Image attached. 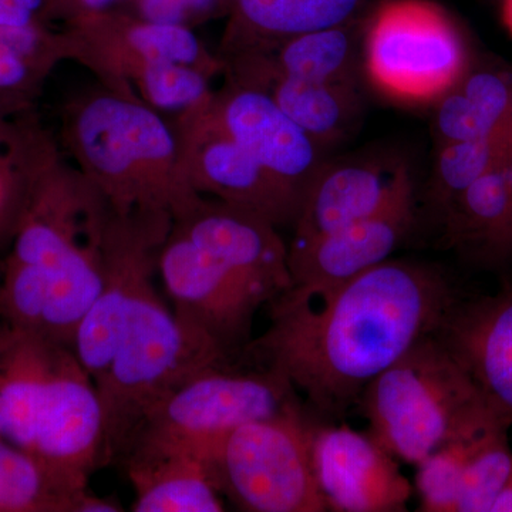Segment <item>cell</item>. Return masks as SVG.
I'll list each match as a JSON object with an SVG mask.
<instances>
[{
    "instance_id": "6da1fadb",
    "label": "cell",
    "mask_w": 512,
    "mask_h": 512,
    "mask_svg": "<svg viewBox=\"0 0 512 512\" xmlns=\"http://www.w3.org/2000/svg\"><path fill=\"white\" fill-rule=\"evenodd\" d=\"M458 301L440 269L387 259L325 296L286 291L247 353L284 375L320 416L338 419L380 373L437 333Z\"/></svg>"
},
{
    "instance_id": "7a4b0ae2",
    "label": "cell",
    "mask_w": 512,
    "mask_h": 512,
    "mask_svg": "<svg viewBox=\"0 0 512 512\" xmlns=\"http://www.w3.org/2000/svg\"><path fill=\"white\" fill-rule=\"evenodd\" d=\"M171 225L168 215L111 211L103 288L73 343L103 407L100 467L120 460L141 421L167 394L210 367L231 365L185 328L158 292V255Z\"/></svg>"
},
{
    "instance_id": "3957f363",
    "label": "cell",
    "mask_w": 512,
    "mask_h": 512,
    "mask_svg": "<svg viewBox=\"0 0 512 512\" xmlns=\"http://www.w3.org/2000/svg\"><path fill=\"white\" fill-rule=\"evenodd\" d=\"M110 217L59 146L30 188L0 268V319L73 348L103 288Z\"/></svg>"
},
{
    "instance_id": "277c9868",
    "label": "cell",
    "mask_w": 512,
    "mask_h": 512,
    "mask_svg": "<svg viewBox=\"0 0 512 512\" xmlns=\"http://www.w3.org/2000/svg\"><path fill=\"white\" fill-rule=\"evenodd\" d=\"M158 276L185 328L229 360L247 353L259 309L292 288L279 228L207 197L174 218Z\"/></svg>"
},
{
    "instance_id": "5b68a950",
    "label": "cell",
    "mask_w": 512,
    "mask_h": 512,
    "mask_svg": "<svg viewBox=\"0 0 512 512\" xmlns=\"http://www.w3.org/2000/svg\"><path fill=\"white\" fill-rule=\"evenodd\" d=\"M103 436L99 393L72 346L0 319V439L89 485Z\"/></svg>"
},
{
    "instance_id": "8992f818",
    "label": "cell",
    "mask_w": 512,
    "mask_h": 512,
    "mask_svg": "<svg viewBox=\"0 0 512 512\" xmlns=\"http://www.w3.org/2000/svg\"><path fill=\"white\" fill-rule=\"evenodd\" d=\"M62 148L121 217L174 220L204 198L185 178L170 120L99 83L64 107Z\"/></svg>"
},
{
    "instance_id": "52a82bcc",
    "label": "cell",
    "mask_w": 512,
    "mask_h": 512,
    "mask_svg": "<svg viewBox=\"0 0 512 512\" xmlns=\"http://www.w3.org/2000/svg\"><path fill=\"white\" fill-rule=\"evenodd\" d=\"M64 62L80 64L96 83L161 113L188 109L211 93L224 72L190 26L154 22L106 8L57 26Z\"/></svg>"
},
{
    "instance_id": "ba28073f",
    "label": "cell",
    "mask_w": 512,
    "mask_h": 512,
    "mask_svg": "<svg viewBox=\"0 0 512 512\" xmlns=\"http://www.w3.org/2000/svg\"><path fill=\"white\" fill-rule=\"evenodd\" d=\"M357 406L369 421L372 439L413 466L451 441L503 420L436 333L372 380Z\"/></svg>"
},
{
    "instance_id": "9c48e42d",
    "label": "cell",
    "mask_w": 512,
    "mask_h": 512,
    "mask_svg": "<svg viewBox=\"0 0 512 512\" xmlns=\"http://www.w3.org/2000/svg\"><path fill=\"white\" fill-rule=\"evenodd\" d=\"M296 393L284 375L269 367L256 372H239L231 365L210 367L146 414L120 460L133 448H160L185 451L210 467L218 448L238 427L302 409Z\"/></svg>"
},
{
    "instance_id": "30bf717a",
    "label": "cell",
    "mask_w": 512,
    "mask_h": 512,
    "mask_svg": "<svg viewBox=\"0 0 512 512\" xmlns=\"http://www.w3.org/2000/svg\"><path fill=\"white\" fill-rule=\"evenodd\" d=\"M363 64L376 89L402 103L437 101L470 67L463 36L426 0H387L366 22Z\"/></svg>"
},
{
    "instance_id": "8fae6325",
    "label": "cell",
    "mask_w": 512,
    "mask_h": 512,
    "mask_svg": "<svg viewBox=\"0 0 512 512\" xmlns=\"http://www.w3.org/2000/svg\"><path fill=\"white\" fill-rule=\"evenodd\" d=\"M313 427L298 409L232 431L210 466L220 493L249 512L328 511L312 466Z\"/></svg>"
},
{
    "instance_id": "7c38bea8",
    "label": "cell",
    "mask_w": 512,
    "mask_h": 512,
    "mask_svg": "<svg viewBox=\"0 0 512 512\" xmlns=\"http://www.w3.org/2000/svg\"><path fill=\"white\" fill-rule=\"evenodd\" d=\"M210 94L171 121L192 190L258 215L276 228L292 227L301 202L229 136L212 113Z\"/></svg>"
},
{
    "instance_id": "4fadbf2b",
    "label": "cell",
    "mask_w": 512,
    "mask_h": 512,
    "mask_svg": "<svg viewBox=\"0 0 512 512\" xmlns=\"http://www.w3.org/2000/svg\"><path fill=\"white\" fill-rule=\"evenodd\" d=\"M208 103L229 136L303 201L322 170L323 147L264 92L225 79ZM301 210V208H299Z\"/></svg>"
},
{
    "instance_id": "5bb4252c",
    "label": "cell",
    "mask_w": 512,
    "mask_h": 512,
    "mask_svg": "<svg viewBox=\"0 0 512 512\" xmlns=\"http://www.w3.org/2000/svg\"><path fill=\"white\" fill-rule=\"evenodd\" d=\"M312 466L328 511H407L412 484L369 433L346 424L313 427Z\"/></svg>"
},
{
    "instance_id": "9a60e30c",
    "label": "cell",
    "mask_w": 512,
    "mask_h": 512,
    "mask_svg": "<svg viewBox=\"0 0 512 512\" xmlns=\"http://www.w3.org/2000/svg\"><path fill=\"white\" fill-rule=\"evenodd\" d=\"M414 185L382 210L315 241L288 245L292 291L325 296L355 276L387 261L413 227Z\"/></svg>"
},
{
    "instance_id": "2e32d148",
    "label": "cell",
    "mask_w": 512,
    "mask_h": 512,
    "mask_svg": "<svg viewBox=\"0 0 512 512\" xmlns=\"http://www.w3.org/2000/svg\"><path fill=\"white\" fill-rule=\"evenodd\" d=\"M410 184L409 165L402 161L325 163L303 197L289 245L306 244L365 220Z\"/></svg>"
},
{
    "instance_id": "e0dca14e",
    "label": "cell",
    "mask_w": 512,
    "mask_h": 512,
    "mask_svg": "<svg viewBox=\"0 0 512 512\" xmlns=\"http://www.w3.org/2000/svg\"><path fill=\"white\" fill-rule=\"evenodd\" d=\"M487 406L512 427V289L458 301L436 333Z\"/></svg>"
},
{
    "instance_id": "ac0fdd59",
    "label": "cell",
    "mask_w": 512,
    "mask_h": 512,
    "mask_svg": "<svg viewBox=\"0 0 512 512\" xmlns=\"http://www.w3.org/2000/svg\"><path fill=\"white\" fill-rule=\"evenodd\" d=\"M359 19L348 25L289 37L225 57L228 77L276 74L316 83L356 84L360 45Z\"/></svg>"
},
{
    "instance_id": "d6986e66",
    "label": "cell",
    "mask_w": 512,
    "mask_h": 512,
    "mask_svg": "<svg viewBox=\"0 0 512 512\" xmlns=\"http://www.w3.org/2000/svg\"><path fill=\"white\" fill-rule=\"evenodd\" d=\"M369 0H218L227 19L217 55L225 57L289 37L355 22Z\"/></svg>"
},
{
    "instance_id": "ffe728a7",
    "label": "cell",
    "mask_w": 512,
    "mask_h": 512,
    "mask_svg": "<svg viewBox=\"0 0 512 512\" xmlns=\"http://www.w3.org/2000/svg\"><path fill=\"white\" fill-rule=\"evenodd\" d=\"M133 484L136 512H221L210 467L185 451L133 448L119 461Z\"/></svg>"
},
{
    "instance_id": "44dd1931",
    "label": "cell",
    "mask_w": 512,
    "mask_h": 512,
    "mask_svg": "<svg viewBox=\"0 0 512 512\" xmlns=\"http://www.w3.org/2000/svg\"><path fill=\"white\" fill-rule=\"evenodd\" d=\"M120 504L90 493L35 456L0 439V512H119Z\"/></svg>"
},
{
    "instance_id": "7402d4cb",
    "label": "cell",
    "mask_w": 512,
    "mask_h": 512,
    "mask_svg": "<svg viewBox=\"0 0 512 512\" xmlns=\"http://www.w3.org/2000/svg\"><path fill=\"white\" fill-rule=\"evenodd\" d=\"M225 79L268 94L323 148L342 140L359 114L356 84L306 82L276 74Z\"/></svg>"
},
{
    "instance_id": "603a6c76",
    "label": "cell",
    "mask_w": 512,
    "mask_h": 512,
    "mask_svg": "<svg viewBox=\"0 0 512 512\" xmlns=\"http://www.w3.org/2000/svg\"><path fill=\"white\" fill-rule=\"evenodd\" d=\"M512 114V76L493 67H468L437 100L434 133L440 146L478 140L507 128Z\"/></svg>"
},
{
    "instance_id": "cb8c5ba5",
    "label": "cell",
    "mask_w": 512,
    "mask_h": 512,
    "mask_svg": "<svg viewBox=\"0 0 512 512\" xmlns=\"http://www.w3.org/2000/svg\"><path fill=\"white\" fill-rule=\"evenodd\" d=\"M57 147L30 113L0 116V248L9 247L30 188Z\"/></svg>"
},
{
    "instance_id": "d4e9b609",
    "label": "cell",
    "mask_w": 512,
    "mask_h": 512,
    "mask_svg": "<svg viewBox=\"0 0 512 512\" xmlns=\"http://www.w3.org/2000/svg\"><path fill=\"white\" fill-rule=\"evenodd\" d=\"M510 220L507 164L478 178L444 212L450 242L497 259L508 256Z\"/></svg>"
},
{
    "instance_id": "484cf974",
    "label": "cell",
    "mask_w": 512,
    "mask_h": 512,
    "mask_svg": "<svg viewBox=\"0 0 512 512\" xmlns=\"http://www.w3.org/2000/svg\"><path fill=\"white\" fill-rule=\"evenodd\" d=\"M62 62L57 28H0V116L30 113L47 77Z\"/></svg>"
},
{
    "instance_id": "4316f807",
    "label": "cell",
    "mask_w": 512,
    "mask_h": 512,
    "mask_svg": "<svg viewBox=\"0 0 512 512\" xmlns=\"http://www.w3.org/2000/svg\"><path fill=\"white\" fill-rule=\"evenodd\" d=\"M511 157L508 126L494 136L443 144L437 156L430 201L441 212L478 178L507 164Z\"/></svg>"
},
{
    "instance_id": "83f0119b",
    "label": "cell",
    "mask_w": 512,
    "mask_h": 512,
    "mask_svg": "<svg viewBox=\"0 0 512 512\" xmlns=\"http://www.w3.org/2000/svg\"><path fill=\"white\" fill-rule=\"evenodd\" d=\"M504 420L495 421L478 437L461 480L457 512H491L512 471V450Z\"/></svg>"
},
{
    "instance_id": "f1b7e54d",
    "label": "cell",
    "mask_w": 512,
    "mask_h": 512,
    "mask_svg": "<svg viewBox=\"0 0 512 512\" xmlns=\"http://www.w3.org/2000/svg\"><path fill=\"white\" fill-rule=\"evenodd\" d=\"M484 430L466 439L451 441L416 466L420 511L457 512L464 468Z\"/></svg>"
},
{
    "instance_id": "f546056e",
    "label": "cell",
    "mask_w": 512,
    "mask_h": 512,
    "mask_svg": "<svg viewBox=\"0 0 512 512\" xmlns=\"http://www.w3.org/2000/svg\"><path fill=\"white\" fill-rule=\"evenodd\" d=\"M133 10L141 18L154 22L188 26V19L220 16L218 0H131Z\"/></svg>"
},
{
    "instance_id": "4dcf8cb0",
    "label": "cell",
    "mask_w": 512,
    "mask_h": 512,
    "mask_svg": "<svg viewBox=\"0 0 512 512\" xmlns=\"http://www.w3.org/2000/svg\"><path fill=\"white\" fill-rule=\"evenodd\" d=\"M0 28H56L50 0H0Z\"/></svg>"
},
{
    "instance_id": "1f68e13d",
    "label": "cell",
    "mask_w": 512,
    "mask_h": 512,
    "mask_svg": "<svg viewBox=\"0 0 512 512\" xmlns=\"http://www.w3.org/2000/svg\"><path fill=\"white\" fill-rule=\"evenodd\" d=\"M113 2L114 0H50V16L53 25L59 26L84 13L110 8Z\"/></svg>"
},
{
    "instance_id": "d6a6232c",
    "label": "cell",
    "mask_w": 512,
    "mask_h": 512,
    "mask_svg": "<svg viewBox=\"0 0 512 512\" xmlns=\"http://www.w3.org/2000/svg\"><path fill=\"white\" fill-rule=\"evenodd\" d=\"M491 512H512V471L507 483L504 485L503 491L495 500Z\"/></svg>"
},
{
    "instance_id": "836d02e7",
    "label": "cell",
    "mask_w": 512,
    "mask_h": 512,
    "mask_svg": "<svg viewBox=\"0 0 512 512\" xmlns=\"http://www.w3.org/2000/svg\"><path fill=\"white\" fill-rule=\"evenodd\" d=\"M508 190H510L511 220L510 234H508V256L512 255V156L507 163Z\"/></svg>"
},
{
    "instance_id": "e575fe53",
    "label": "cell",
    "mask_w": 512,
    "mask_h": 512,
    "mask_svg": "<svg viewBox=\"0 0 512 512\" xmlns=\"http://www.w3.org/2000/svg\"><path fill=\"white\" fill-rule=\"evenodd\" d=\"M503 19L505 26L512 33V0H504L503 2Z\"/></svg>"
},
{
    "instance_id": "d590c367",
    "label": "cell",
    "mask_w": 512,
    "mask_h": 512,
    "mask_svg": "<svg viewBox=\"0 0 512 512\" xmlns=\"http://www.w3.org/2000/svg\"><path fill=\"white\" fill-rule=\"evenodd\" d=\"M508 136H510L511 156H512V114H511L510 123H508Z\"/></svg>"
}]
</instances>
